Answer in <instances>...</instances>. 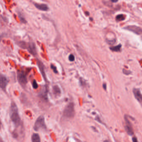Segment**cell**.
<instances>
[{
    "label": "cell",
    "mask_w": 142,
    "mask_h": 142,
    "mask_svg": "<svg viewBox=\"0 0 142 142\" xmlns=\"http://www.w3.org/2000/svg\"><path fill=\"white\" fill-rule=\"evenodd\" d=\"M10 117L12 121L15 126H18L20 124V117L18 112V110L15 102H12L10 108Z\"/></svg>",
    "instance_id": "obj_1"
},
{
    "label": "cell",
    "mask_w": 142,
    "mask_h": 142,
    "mask_svg": "<svg viewBox=\"0 0 142 142\" xmlns=\"http://www.w3.org/2000/svg\"><path fill=\"white\" fill-rule=\"evenodd\" d=\"M46 128L45 123V118L43 116H40L36 121L33 129L36 131Z\"/></svg>",
    "instance_id": "obj_2"
},
{
    "label": "cell",
    "mask_w": 142,
    "mask_h": 142,
    "mask_svg": "<svg viewBox=\"0 0 142 142\" xmlns=\"http://www.w3.org/2000/svg\"><path fill=\"white\" fill-rule=\"evenodd\" d=\"M17 79L21 86L23 87L25 86L28 83L26 73L24 71H18Z\"/></svg>",
    "instance_id": "obj_3"
},
{
    "label": "cell",
    "mask_w": 142,
    "mask_h": 142,
    "mask_svg": "<svg viewBox=\"0 0 142 142\" xmlns=\"http://www.w3.org/2000/svg\"><path fill=\"white\" fill-rule=\"evenodd\" d=\"M74 105L73 103H70L68 104L64 111V115L67 117H74L75 114Z\"/></svg>",
    "instance_id": "obj_4"
},
{
    "label": "cell",
    "mask_w": 142,
    "mask_h": 142,
    "mask_svg": "<svg viewBox=\"0 0 142 142\" xmlns=\"http://www.w3.org/2000/svg\"><path fill=\"white\" fill-rule=\"evenodd\" d=\"M8 83V80L6 76L0 73V88L3 91H5Z\"/></svg>",
    "instance_id": "obj_5"
},
{
    "label": "cell",
    "mask_w": 142,
    "mask_h": 142,
    "mask_svg": "<svg viewBox=\"0 0 142 142\" xmlns=\"http://www.w3.org/2000/svg\"><path fill=\"white\" fill-rule=\"evenodd\" d=\"M123 28L130 31L132 32L137 35H141L142 33V28L136 25H128L124 27Z\"/></svg>",
    "instance_id": "obj_6"
},
{
    "label": "cell",
    "mask_w": 142,
    "mask_h": 142,
    "mask_svg": "<svg viewBox=\"0 0 142 142\" xmlns=\"http://www.w3.org/2000/svg\"><path fill=\"white\" fill-rule=\"evenodd\" d=\"M27 49L28 50L29 52L33 56H36L37 55L36 47L35 43L33 42H30L28 43V46Z\"/></svg>",
    "instance_id": "obj_7"
},
{
    "label": "cell",
    "mask_w": 142,
    "mask_h": 142,
    "mask_svg": "<svg viewBox=\"0 0 142 142\" xmlns=\"http://www.w3.org/2000/svg\"><path fill=\"white\" fill-rule=\"evenodd\" d=\"M125 120L126 121V126H125V129L126 131L130 136H132L133 134V131L132 129V126L131 125V122H130L129 120L127 119V117L125 116Z\"/></svg>",
    "instance_id": "obj_8"
},
{
    "label": "cell",
    "mask_w": 142,
    "mask_h": 142,
    "mask_svg": "<svg viewBox=\"0 0 142 142\" xmlns=\"http://www.w3.org/2000/svg\"><path fill=\"white\" fill-rule=\"evenodd\" d=\"M37 65L38 66V68L40 70V72H41L42 76H43V78L45 79V81H46V76L45 74V67L43 65V63L41 61H40V60H38L37 62Z\"/></svg>",
    "instance_id": "obj_9"
},
{
    "label": "cell",
    "mask_w": 142,
    "mask_h": 142,
    "mask_svg": "<svg viewBox=\"0 0 142 142\" xmlns=\"http://www.w3.org/2000/svg\"><path fill=\"white\" fill-rule=\"evenodd\" d=\"M35 7L38 10L42 11H47L49 10L48 5L44 3H34Z\"/></svg>",
    "instance_id": "obj_10"
},
{
    "label": "cell",
    "mask_w": 142,
    "mask_h": 142,
    "mask_svg": "<svg viewBox=\"0 0 142 142\" xmlns=\"http://www.w3.org/2000/svg\"><path fill=\"white\" fill-rule=\"evenodd\" d=\"M133 93L136 99H137L139 102L141 103L142 102V94L140 89L138 88H134L133 90Z\"/></svg>",
    "instance_id": "obj_11"
},
{
    "label": "cell",
    "mask_w": 142,
    "mask_h": 142,
    "mask_svg": "<svg viewBox=\"0 0 142 142\" xmlns=\"http://www.w3.org/2000/svg\"><path fill=\"white\" fill-rule=\"evenodd\" d=\"M32 142H41L40 136L38 133H33L31 137Z\"/></svg>",
    "instance_id": "obj_12"
},
{
    "label": "cell",
    "mask_w": 142,
    "mask_h": 142,
    "mask_svg": "<svg viewBox=\"0 0 142 142\" xmlns=\"http://www.w3.org/2000/svg\"><path fill=\"white\" fill-rule=\"evenodd\" d=\"M122 47L121 44H119L117 45L116 46L111 47L110 48V49L111 51L114 52H119L121 51V48Z\"/></svg>",
    "instance_id": "obj_13"
},
{
    "label": "cell",
    "mask_w": 142,
    "mask_h": 142,
    "mask_svg": "<svg viewBox=\"0 0 142 142\" xmlns=\"http://www.w3.org/2000/svg\"><path fill=\"white\" fill-rule=\"evenodd\" d=\"M53 91L54 94L57 95L61 93V90L57 86H55L53 87Z\"/></svg>",
    "instance_id": "obj_14"
},
{
    "label": "cell",
    "mask_w": 142,
    "mask_h": 142,
    "mask_svg": "<svg viewBox=\"0 0 142 142\" xmlns=\"http://www.w3.org/2000/svg\"><path fill=\"white\" fill-rule=\"evenodd\" d=\"M18 44L20 47L23 48V49H27V46H28V43H25V42H19L18 43Z\"/></svg>",
    "instance_id": "obj_15"
},
{
    "label": "cell",
    "mask_w": 142,
    "mask_h": 142,
    "mask_svg": "<svg viewBox=\"0 0 142 142\" xmlns=\"http://www.w3.org/2000/svg\"><path fill=\"white\" fill-rule=\"evenodd\" d=\"M125 19V17L124 16V15L122 14L117 15V16L116 17V20L117 21H121L124 20Z\"/></svg>",
    "instance_id": "obj_16"
},
{
    "label": "cell",
    "mask_w": 142,
    "mask_h": 142,
    "mask_svg": "<svg viewBox=\"0 0 142 142\" xmlns=\"http://www.w3.org/2000/svg\"><path fill=\"white\" fill-rule=\"evenodd\" d=\"M18 18L20 19V22L23 23H27V21L25 20V18L22 15L21 13H18Z\"/></svg>",
    "instance_id": "obj_17"
},
{
    "label": "cell",
    "mask_w": 142,
    "mask_h": 142,
    "mask_svg": "<svg viewBox=\"0 0 142 142\" xmlns=\"http://www.w3.org/2000/svg\"><path fill=\"white\" fill-rule=\"evenodd\" d=\"M32 86H33V88L35 89H36L37 88H38V85L36 81L35 80H34L33 81V83H32Z\"/></svg>",
    "instance_id": "obj_18"
},
{
    "label": "cell",
    "mask_w": 142,
    "mask_h": 142,
    "mask_svg": "<svg viewBox=\"0 0 142 142\" xmlns=\"http://www.w3.org/2000/svg\"><path fill=\"white\" fill-rule=\"evenodd\" d=\"M51 68L53 70V72L55 73H58V71L57 70V68L53 65L51 64Z\"/></svg>",
    "instance_id": "obj_19"
},
{
    "label": "cell",
    "mask_w": 142,
    "mask_h": 142,
    "mask_svg": "<svg viewBox=\"0 0 142 142\" xmlns=\"http://www.w3.org/2000/svg\"><path fill=\"white\" fill-rule=\"evenodd\" d=\"M123 73H124V74L126 75H128L130 74L131 73V71H128V70H127L123 69Z\"/></svg>",
    "instance_id": "obj_20"
},
{
    "label": "cell",
    "mask_w": 142,
    "mask_h": 142,
    "mask_svg": "<svg viewBox=\"0 0 142 142\" xmlns=\"http://www.w3.org/2000/svg\"><path fill=\"white\" fill-rule=\"evenodd\" d=\"M68 59L70 61H73L75 60V57L73 54H71L69 56Z\"/></svg>",
    "instance_id": "obj_21"
},
{
    "label": "cell",
    "mask_w": 142,
    "mask_h": 142,
    "mask_svg": "<svg viewBox=\"0 0 142 142\" xmlns=\"http://www.w3.org/2000/svg\"><path fill=\"white\" fill-rule=\"evenodd\" d=\"M116 42V40L114 39L112 41H110V40H107V43L110 44H114Z\"/></svg>",
    "instance_id": "obj_22"
},
{
    "label": "cell",
    "mask_w": 142,
    "mask_h": 142,
    "mask_svg": "<svg viewBox=\"0 0 142 142\" xmlns=\"http://www.w3.org/2000/svg\"><path fill=\"white\" fill-rule=\"evenodd\" d=\"M132 140L133 142H137V139L136 137H132Z\"/></svg>",
    "instance_id": "obj_23"
},
{
    "label": "cell",
    "mask_w": 142,
    "mask_h": 142,
    "mask_svg": "<svg viewBox=\"0 0 142 142\" xmlns=\"http://www.w3.org/2000/svg\"><path fill=\"white\" fill-rule=\"evenodd\" d=\"M102 86H103V88H104V89L106 90V83H104L103 85H102Z\"/></svg>",
    "instance_id": "obj_24"
},
{
    "label": "cell",
    "mask_w": 142,
    "mask_h": 142,
    "mask_svg": "<svg viewBox=\"0 0 142 142\" xmlns=\"http://www.w3.org/2000/svg\"><path fill=\"white\" fill-rule=\"evenodd\" d=\"M111 1L112 2V3H116V2H118V0H111Z\"/></svg>",
    "instance_id": "obj_25"
},
{
    "label": "cell",
    "mask_w": 142,
    "mask_h": 142,
    "mask_svg": "<svg viewBox=\"0 0 142 142\" xmlns=\"http://www.w3.org/2000/svg\"><path fill=\"white\" fill-rule=\"evenodd\" d=\"M86 14H87V15H89V13H88V12H86Z\"/></svg>",
    "instance_id": "obj_26"
},
{
    "label": "cell",
    "mask_w": 142,
    "mask_h": 142,
    "mask_svg": "<svg viewBox=\"0 0 142 142\" xmlns=\"http://www.w3.org/2000/svg\"><path fill=\"white\" fill-rule=\"evenodd\" d=\"M1 121H0V130L1 128Z\"/></svg>",
    "instance_id": "obj_27"
},
{
    "label": "cell",
    "mask_w": 142,
    "mask_h": 142,
    "mask_svg": "<svg viewBox=\"0 0 142 142\" xmlns=\"http://www.w3.org/2000/svg\"><path fill=\"white\" fill-rule=\"evenodd\" d=\"M0 142H3V141L1 139V138H0Z\"/></svg>",
    "instance_id": "obj_28"
}]
</instances>
